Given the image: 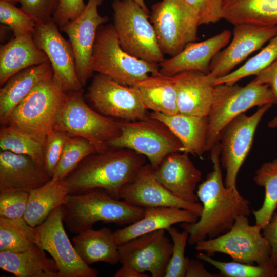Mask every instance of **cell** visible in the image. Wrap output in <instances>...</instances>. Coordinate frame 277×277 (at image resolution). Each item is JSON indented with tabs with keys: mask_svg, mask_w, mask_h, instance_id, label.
<instances>
[{
	"mask_svg": "<svg viewBox=\"0 0 277 277\" xmlns=\"http://www.w3.org/2000/svg\"><path fill=\"white\" fill-rule=\"evenodd\" d=\"M212 170L197 187L196 194L203 206L202 213L194 223H182L181 227L189 234L190 245L219 236L230 230L240 215L249 216V201L238 190L226 187L220 165L219 142L211 149Z\"/></svg>",
	"mask_w": 277,
	"mask_h": 277,
	"instance_id": "6da1fadb",
	"label": "cell"
},
{
	"mask_svg": "<svg viewBox=\"0 0 277 277\" xmlns=\"http://www.w3.org/2000/svg\"><path fill=\"white\" fill-rule=\"evenodd\" d=\"M83 160L65 178L69 194L102 189L120 199L123 186L146 162V157L129 149L114 148Z\"/></svg>",
	"mask_w": 277,
	"mask_h": 277,
	"instance_id": "7a4b0ae2",
	"label": "cell"
},
{
	"mask_svg": "<svg viewBox=\"0 0 277 277\" xmlns=\"http://www.w3.org/2000/svg\"><path fill=\"white\" fill-rule=\"evenodd\" d=\"M120 200L102 189L69 194L62 205L64 223L69 231L78 234L98 222L130 224L143 216L145 208Z\"/></svg>",
	"mask_w": 277,
	"mask_h": 277,
	"instance_id": "3957f363",
	"label": "cell"
},
{
	"mask_svg": "<svg viewBox=\"0 0 277 277\" xmlns=\"http://www.w3.org/2000/svg\"><path fill=\"white\" fill-rule=\"evenodd\" d=\"M68 97V93L52 75L37 84L15 107L6 125L19 129L44 145L48 134L55 129Z\"/></svg>",
	"mask_w": 277,
	"mask_h": 277,
	"instance_id": "277c9868",
	"label": "cell"
},
{
	"mask_svg": "<svg viewBox=\"0 0 277 277\" xmlns=\"http://www.w3.org/2000/svg\"><path fill=\"white\" fill-rule=\"evenodd\" d=\"M91 68L93 72L125 86L159 71V64L133 56L121 47L113 24L98 28L93 49Z\"/></svg>",
	"mask_w": 277,
	"mask_h": 277,
	"instance_id": "5b68a950",
	"label": "cell"
},
{
	"mask_svg": "<svg viewBox=\"0 0 277 277\" xmlns=\"http://www.w3.org/2000/svg\"><path fill=\"white\" fill-rule=\"evenodd\" d=\"M276 104L271 88L250 82L245 86L236 83L215 85L208 118L206 150L210 151L219 141L220 132L231 120L249 109L266 104Z\"/></svg>",
	"mask_w": 277,
	"mask_h": 277,
	"instance_id": "8992f818",
	"label": "cell"
},
{
	"mask_svg": "<svg viewBox=\"0 0 277 277\" xmlns=\"http://www.w3.org/2000/svg\"><path fill=\"white\" fill-rule=\"evenodd\" d=\"M113 26L122 48L131 55L159 64L164 59L150 15L132 0H114Z\"/></svg>",
	"mask_w": 277,
	"mask_h": 277,
	"instance_id": "52a82bcc",
	"label": "cell"
},
{
	"mask_svg": "<svg viewBox=\"0 0 277 277\" xmlns=\"http://www.w3.org/2000/svg\"><path fill=\"white\" fill-rule=\"evenodd\" d=\"M261 230L260 226L249 224L248 216L240 215L227 232L197 243L195 249L211 257L215 253H222L229 255L235 262L272 264L271 247Z\"/></svg>",
	"mask_w": 277,
	"mask_h": 277,
	"instance_id": "ba28073f",
	"label": "cell"
},
{
	"mask_svg": "<svg viewBox=\"0 0 277 277\" xmlns=\"http://www.w3.org/2000/svg\"><path fill=\"white\" fill-rule=\"evenodd\" d=\"M120 134L111 140L109 147L132 150L147 157L153 169L173 153H182L181 142L162 121L150 117L120 121Z\"/></svg>",
	"mask_w": 277,
	"mask_h": 277,
	"instance_id": "9c48e42d",
	"label": "cell"
},
{
	"mask_svg": "<svg viewBox=\"0 0 277 277\" xmlns=\"http://www.w3.org/2000/svg\"><path fill=\"white\" fill-rule=\"evenodd\" d=\"M150 21L162 53L171 57L197 39L199 16L186 0H162L152 6Z\"/></svg>",
	"mask_w": 277,
	"mask_h": 277,
	"instance_id": "30bf717a",
	"label": "cell"
},
{
	"mask_svg": "<svg viewBox=\"0 0 277 277\" xmlns=\"http://www.w3.org/2000/svg\"><path fill=\"white\" fill-rule=\"evenodd\" d=\"M83 90L68 93V101L54 130L91 143L98 153L109 149V142L121 133L120 122L93 110L85 101Z\"/></svg>",
	"mask_w": 277,
	"mask_h": 277,
	"instance_id": "8fae6325",
	"label": "cell"
},
{
	"mask_svg": "<svg viewBox=\"0 0 277 277\" xmlns=\"http://www.w3.org/2000/svg\"><path fill=\"white\" fill-rule=\"evenodd\" d=\"M272 105L268 104L259 106L250 116L244 113L238 115L220 132L218 141L220 160L226 171L224 184L226 187L238 190L236 182L239 170L250 150L260 122Z\"/></svg>",
	"mask_w": 277,
	"mask_h": 277,
	"instance_id": "7c38bea8",
	"label": "cell"
},
{
	"mask_svg": "<svg viewBox=\"0 0 277 277\" xmlns=\"http://www.w3.org/2000/svg\"><path fill=\"white\" fill-rule=\"evenodd\" d=\"M36 244L55 261L58 277H97V270L79 256L66 232L62 206L54 209L41 224L34 227Z\"/></svg>",
	"mask_w": 277,
	"mask_h": 277,
	"instance_id": "4fadbf2b",
	"label": "cell"
},
{
	"mask_svg": "<svg viewBox=\"0 0 277 277\" xmlns=\"http://www.w3.org/2000/svg\"><path fill=\"white\" fill-rule=\"evenodd\" d=\"M86 97L98 113L108 117L133 121L149 116L135 86L120 84L98 73L93 76Z\"/></svg>",
	"mask_w": 277,
	"mask_h": 277,
	"instance_id": "5bb4252c",
	"label": "cell"
},
{
	"mask_svg": "<svg viewBox=\"0 0 277 277\" xmlns=\"http://www.w3.org/2000/svg\"><path fill=\"white\" fill-rule=\"evenodd\" d=\"M60 30L53 19L36 24L33 34L34 43L46 54L53 78L62 89L66 93L81 90L83 86L76 74L72 46Z\"/></svg>",
	"mask_w": 277,
	"mask_h": 277,
	"instance_id": "9a60e30c",
	"label": "cell"
},
{
	"mask_svg": "<svg viewBox=\"0 0 277 277\" xmlns=\"http://www.w3.org/2000/svg\"><path fill=\"white\" fill-rule=\"evenodd\" d=\"M165 230L146 233L119 245L120 262L142 273L149 272L152 277L164 276L173 248Z\"/></svg>",
	"mask_w": 277,
	"mask_h": 277,
	"instance_id": "2e32d148",
	"label": "cell"
},
{
	"mask_svg": "<svg viewBox=\"0 0 277 277\" xmlns=\"http://www.w3.org/2000/svg\"><path fill=\"white\" fill-rule=\"evenodd\" d=\"M234 26L231 42L215 54L210 64L207 74L212 82L230 73L236 65L277 34V25L242 24Z\"/></svg>",
	"mask_w": 277,
	"mask_h": 277,
	"instance_id": "e0dca14e",
	"label": "cell"
},
{
	"mask_svg": "<svg viewBox=\"0 0 277 277\" xmlns=\"http://www.w3.org/2000/svg\"><path fill=\"white\" fill-rule=\"evenodd\" d=\"M103 0H88L81 14L60 29L72 46L77 76L82 86L93 75L91 60L97 31L109 18L101 16L98 8Z\"/></svg>",
	"mask_w": 277,
	"mask_h": 277,
	"instance_id": "ac0fdd59",
	"label": "cell"
},
{
	"mask_svg": "<svg viewBox=\"0 0 277 277\" xmlns=\"http://www.w3.org/2000/svg\"><path fill=\"white\" fill-rule=\"evenodd\" d=\"M150 164H145L122 188L120 199L141 208L177 207L190 211L200 217L201 203H188L181 200L160 183L154 176Z\"/></svg>",
	"mask_w": 277,
	"mask_h": 277,
	"instance_id": "d6986e66",
	"label": "cell"
},
{
	"mask_svg": "<svg viewBox=\"0 0 277 277\" xmlns=\"http://www.w3.org/2000/svg\"><path fill=\"white\" fill-rule=\"evenodd\" d=\"M157 181L178 199L191 203L199 202L196 187L202 173L188 154L173 153L167 155L153 170Z\"/></svg>",
	"mask_w": 277,
	"mask_h": 277,
	"instance_id": "ffe728a7",
	"label": "cell"
},
{
	"mask_svg": "<svg viewBox=\"0 0 277 277\" xmlns=\"http://www.w3.org/2000/svg\"><path fill=\"white\" fill-rule=\"evenodd\" d=\"M230 38L231 32L224 30L206 40L189 43L176 55L160 62L159 72L168 76L186 71L208 74L212 58L229 43Z\"/></svg>",
	"mask_w": 277,
	"mask_h": 277,
	"instance_id": "44dd1931",
	"label": "cell"
},
{
	"mask_svg": "<svg viewBox=\"0 0 277 277\" xmlns=\"http://www.w3.org/2000/svg\"><path fill=\"white\" fill-rule=\"evenodd\" d=\"M44 168L30 157L8 151L0 152V193L29 192L51 179Z\"/></svg>",
	"mask_w": 277,
	"mask_h": 277,
	"instance_id": "7402d4cb",
	"label": "cell"
},
{
	"mask_svg": "<svg viewBox=\"0 0 277 277\" xmlns=\"http://www.w3.org/2000/svg\"><path fill=\"white\" fill-rule=\"evenodd\" d=\"M174 76L179 113L190 116H208L214 87L208 74L200 71H186Z\"/></svg>",
	"mask_w": 277,
	"mask_h": 277,
	"instance_id": "603a6c76",
	"label": "cell"
},
{
	"mask_svg": "<svg viewBox=\"0 0 277 277\" xmlns=\"http://www.w3.org/2000/svg\"><path fill=\"white\" fill-rule=\"evenodd\" d=\"M199 218L190 211L177 207L147 208L142 218L113 231V235L119 246L146 233L160 229L166 230L176 223H194Z\"/></svg>",
	"mask_w": 277,
	"mask_h": 277,
	"instance_id": "cb8c5ba5",
	"label": "cell"
},
{
	"mask_svg": "<svg viewBox=\"0 0 277 277\" xmlns=\"http://www.w3.org/2000/svg\"><path fill=\"white\" fill-rule=\"evenodd\" d=\"M47 61L45 53L35 45L32 34L13 36L1 47V85L21 71Z\"/></svg>",
	"mask_w": 277,
	"mask_h": 277,
	"instance_id": "d4e9b609",
	"label": "cell"
},
{
	"mask_svg": "<svg viewBox=\"0 0 277 277\" xmlns=\"http://www.w3.org/2000/svg\"><path fill=\"white\" fill-rule=\"evenodd\" d=\"M53 75L49 61L24 69L10 77L0 89V122L7 124L15 107L42 80Z\"/></svg>",
	"mask_w": 277,
	"mask_h": 277,
	"instance_id": "484cf974",
	"label": "cell"
},
{
	"mask_svg": "<svg viewBox=\"0 0 277 277\" xmlns=\"http://www.w3.org/2000/svg\"><path fill=\"white\" fill-rule=\"evenodd\" d=\"M149 116L163 122L182 143L185 153L202 158L206 151L207 116L177 113L167 115L152 111Z\"/></svg>",
	"mask_w": 277,
	"mask_h": 277,
	"instance_id": "4316f807",
	"label": "cell"
},
{
	"mask_svg": "<svg viewBox=\"0 0 277 277\" xmlns=\"http://www.w3.org/2000/svg\"><path fill=\"white\" fill-rule=\"evenodd\" d=\"M0 268L17 277H58L54 260L36 244L22 252L1 251Z\"/></svg>",
	"mask_w": 277,
	"mask_h": 277,
	"instance_id": "83f0119b",
	"label": "cell"
},
{
	"mask_svg": "<svg viewBox=\"0 0 277 277\" xmlns=\"http://www.w3.org/2000/svg\"><path fill=\"white\" fill-rule=\"evenodd\" d=\"M72 241L79 256L88 265L100 262L112 265L120 262L118 246L113 232L108 228L83 231L77 234Z\"/></svg>",
	"mask_w": 277,
	"mask_h": 277,
	"instance_id": "f1b7e54d",
	"label": "cell"
},
{
	"mask_svg": "<svg viewBox=\"0 0 277 277\" xmlns=\"http://www.w3.org/2000/svg\"><path fill=\"white\" fill-rule=\"evenodd\" d=\"M135 86L147 109L167 115L179 113L174 76H168L159 71L138 82Z\"/></svg>",
	"mask_w": 277,
	"mask_h": 277,
	"instance_id": "f546056e",
	"label": "cell"
},
{
	"mask_svg": "<svg viewBox=\"0 0 277 277\" xmlns=\"http://www.w3.org/2000/svg\"><path fill=\"white\" fill-rule=\"evenodd\" d=\"M69 194L65 179L50 180L29 192L27 207L24 219L35 227L43 223L56 208L62 206Z\"/></svg>",
	"mask_w": 277,
	"mask_h": 277,
	"instance_id": "4dcf8cb0",
	"label": "cell"
},
{
	"mask_svg": "<svg viewBox=\"0 0 277 277\" xmlns=\"http://www.w3.org/2000/svg\"><path fill=\"white\" fill-rule=\"evenodd\" d=\"M223 19L234 25H277V0H223Z\"/></svg>",
	"mask_w": 277,
	"mask_h": 277,
	"instance_id": "1f68e13d",
	"label": "cell"
},
{
	"mask_svg": "<svg viewBox=\"0 0 277 277\" xmlns=\"http://www.w3.org/2000/svg\"><path fill=\"white\" fill-rule=\"evenodd\" d=\"M253 179L258 185L265 188V197L261 207L252 212L255 224L263 229L277 207V158L263 164L255 171Z\"/></svg>",
	"mask_w": 277,
	"mask_h": 277,
	"instance_id": "d6a6232c",
	"label": "cell"
},
{
	"mask_svg": "<svg viewBox=\"0 0 277 277\" xmlns=\"http://www.w3.org/2000/svg\"><path fill=\"white\" fill-rule=\"evenodd\" d=\"M36 244L34 227L24 218L0 217V252H19Z\"/></svg>",
	"mask_w": 277,
	"mask_h": 277,
	"instance_id": "836d02e7",
	"label": "cell"
},
{
	"mask_svg": "<svg viewBox=\"0 0 277 277\" xmlns=\"http://www.w3.org/2000/svg\"><path fill=\"white\" fill-rule=\"evenodd\" d=\"M0 148L1 151L27 155L44 168V145L18 129L7 125L2 126Z\"/></svg>",
	"mask_w": 277,
	"mask_h": 277,
	"instance_id": "e575fe53",
	"label": "cell"
},
{
	"mask_svg": "<svg viewBox=\"0 0 277 277\" xmlns=\"http://www.w3.org/2000/svg\"><path fill=\"white\" fill-rule=\"evenodd\" d=\"M277 59V34L257 54L241 67L222 77L212 81L214 86L226 83L233 84L244 77L256 75Z\"/></svg>",
	"mask_w": 277,
	"mask_h": 277,
	"instance_id": "d590c367",
	"label": "cell"
},
{
	"mask_svg": "<svg viewBox=\"0 0 277 277\" xmlns=\"http://www.w3.org/2000/svg\"><path fill=\"white\" fill-rule=\"evenodd\" d=\"M97 153L94 146L88 140L71 136L66 142L52 179L63 180L86 157Z\"/></svg>",
	"mask_w": 277,
	"mask_h": 277,
	"instance_id": "8d00e7d4",
	"label": "cell"
},
{
	"mask_svg": "<svg viewBox=\"0 0 277 277\" xmlns=\"http://www.w3.org/2000/svg\"><path fill=\"white\" fill-rule=\"evenodd\" d=\"M196 257L214 266L221 276L226 277H276L277 266L272 264L252 265L232 261L223 262L214 260L201 252Z\"/></svg>",
	"mask_w": 277,
	"mask_h": 277,
	"instance_id": "74e56055",
	"label": "cell"
},
{
	"mask_svg": "<svg viewBox=\"0 0 277 277\" xmlns=\"http://www.w3.org/2000/svg\"><path fill=\"white\" fill-rule=\"evenodd\" d=\"M0 22L13 32V36L33 34L35 21L14 4L0 1Z\"/></svg>",
	"mask_w": 277,
	"mask_h": 277,
	"instance_id": "f35d334b",
	"label": "cell"
},
{
	"mask_svg": "<svg viewBox=\"0 0 277 277\" xmlns=\"http://www.w3.org/2000/svg\"><path fill=\"white\" fill-rule=\"evenodd\" d=\"M166 231L172 240L173 248L164 277H185L189 260L185 256V249L189 234L184 229L180 232L173 226L168 228Z\"/></svg>",
	"mask_w": 277,
	"mask_h": 277,
	"instance_id": "ab89813d",
	"label": "cell"
},
{
	"mask_svg": "<svg viewBox=\"0 0 277 277\" xmlns=\"http://www.w3.org/2000/svg\"><path fill=\"white\" fill-rule=\"evenodd\" d=\"M72 136L66 132L54 130L49 132L44 145V169L52 177L64 145Z\"/></svg>",
	"mask_w": 277,
	"mask_h": 277,
	"instance_id": "60d3db41",
	"label": "cell"
},
{
	"mask_svg": "<svg viewBox=\"0 0 277 277\" xmlns=\"http://www.w3.org/2000/svg\"><path fill=\"white\" fill-rule=\"evenodd\" d=\"M29 192L24 191L0 193V217L23 218L26 212Z\"/></svg>",
	"mask_w": 277,
	"mask_h": 277,
	"instance_id": "b9f144b4",
	"label": "cell"
},
{
	"mask_svg": "<svg viewBox=\"0 0 277 277\" xmlns=\"http://www.w3.org/2000/svg\"><path fill=\"white\" fill-rule=\"evenodd\" d=\"M60 0H19L20 8L32 18L36 24L52 20Z\"/></svg>",
	"mask_w": 277,
	"mask_h": 277,
	"instance_id": "7bdbcfd3",
	"label": "cell"
},
{
	"mask_svg": "<svg viewBox=\"0 0 277 277\" xmlns=\"http://www.w3.org/2000/svg\"><path fill=\"white\" fill-rule=\"evenodd\" d=\"M197 12L199 25L215 23L223 19V0H186Z\"/></svg>",
	"mask_w": 277,
	"mask_h": 277,
	"instance_id": "ee69618b",
	"label": "cell"
},
{
	"mask_svg": "<svg viewBox=\"0 0 277 277\" xmlns=\"http://www.w3.org/2000/svg\"><path fill=\"white\" fill-rule=\"evenodd\" d=\"M86 4L84 0H60L53 21L60 30L78 17L84 10Z\"/></svg>",
	"mask_w": 277,
	"mask_h": 277,
	"instance_id": "f6af8a7d",
	"label": "cell"
},
{
	"mask_svg": "<svg viewBox=\"0 0 277 277\" xmlns=\"http://www.w3.org/2000/svg\"><path fill=\"white\" fill-rule=\"evenodd\" d=\"M255 76L252 82L268 85L277 101V59ZM268 127L270 128H277V115L269 122Z\"/></svg>",
	"mask_w": 277,
	"mask_h": 277,
	"instance_id": "bcb514c9",
	"label": "cell"
},
{
	"mask_svg": "<svg viewBox=\"0 0 277 277\" xmlns=\"http://www.w3.org/2000/svg\"><path fill=\"white\" fill-rule=\"evenodd\" d=\"M263 235L267 239L271 247L272 264L277 266V212L274 213L267 225L262 229Z\"/></svg>",
	"mask_w": 277,
	"mask_h": 277,
	"instance_id": "7dc6e473",
	"label": "cell"
},
{
	"mask_svg": "<svg viewBox=\"0 0 277 277\" xmlns=\"http://www.w3.org/2000/svg\"><path fill=\"white\" fill-rule=\"evenodd\" d=\"M216 277V274L209 272L203 264L197 259H189L186 268L185 277Z\"/></svg>",
	"mask_w": 277,
	"mask_h": 277,
	"instance_id": "c3c4849f",
	"label": "cell"
},
{
	"mask_svg": "<svg viewBox=\"0 0 277 277\" xmlns=\"http://www.w3.org/2000/svg\"><path fill=\"white\" fill-rule=\"evenodd\" d=\"M121 267L116 272L114 277H148L147 274L142 273L130 265L122 264Z\"/></svg>",
	"mask_w": 277,
	"mask_h": 277,
	"instance_id": "681fc988",
	"label": "cell"
},
{
	"mask_svg": "<svg viewBox=\"0 0 277 277\" xmlns=\"http://www.w3.org/2000/svg\"><path fill=\"white\" fill-rule=\"evenodd\" d=\"M138 4L142 9L148 14L150 15V12L149 11L147 5H146L144 0H132Z\"/></svg>",
	"mask_w": 277,
	"mask_h": 277,
	"instance_id": "f907efd6",
	"label": "cell"
},
{
	"mask_svg": "<svg viewBox=\"0 0 277 277\" xmlns=\"http://www.w3.org/2000/svg\"><path fill=\"white\" fill-rule=\"evenodd\" d=\"M0 1H6L11 3H12L13 4H15L17 3H19V0H0Z\"/></svg>",
	"mask_w": 277,
	"mask_h": 277,
	"instance_id": "816d5d0a",
	"label": "cell"
}]
</instances>
